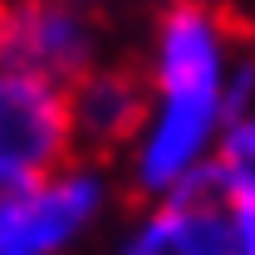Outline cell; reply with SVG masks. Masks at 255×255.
<instances>
[{
    "mask_svg": "<svg viewBox=\"0 0 255 255\" xmlns=\"http://www.w3.org/2000/svg\"><path fill=\"white\" fill-rule=\"evenodd\" d=\"M246 34L216 0H162L147 30V113L128 142V187L147 201L211 167L231 123V64Z\"/></svg>",
    "mask_w": 255,
    "mask_h": 255,
    "instance_id": "1",
    "label": "cell"
},
{
    "mask_svg": "<svg viewBox=\"0 0 255 255\" xmlns=\"http://www.w3.org/2000/svg\"><path fill=\"white\" fill-rule=\"evenodd\" d=\"M108 172L69 162L54 177L0 191V255H69L108 211Z\"/></svg>",
    "mask_w": 255,
    "mask_h": 255,
    "instance_id": "2",
    "label": "cell"
},
{
    "mask_svg": "<svg viewBox=\"0 0 255 255\" xmlns=\"http://www.w3.org/2000/svg\"><path fill=\"white\" fill-rule=\"evenodd\" d=\"M108 59V25L69 0H0V69L69 89Z\"/></svg>",
    "mask_w": 255,
    "mask_h": 255,
    "instance_id": "3",
    "label": "cell"
},
{
    "mask_svg": "<svg viewBox=\"0 0 255 255\" xmlns=\"http://www.w3.org/2000/svg\"><path fill=\"white\" fill-rule=\"evenodd\" d=\"M79 162L59 84L0 69V191L30 187Z\"/></svg>",
    "mask_w": 255,
    "mask_h": 255,
    "instance_id": "4",
    "label": "cell"
},
{
    "mask_svg": "<svg viewBox=\"0 0 255 255\" xmlns=\"http://www.w3.org/2000/svg\"><path fill=\"white\" fill-rule=\"evenodd\" d=\"M118 255H236L226 226V196L211 167L177 191L147 201V211L118 241Z\"/></svg>",
    "mask_w": 255,
    "mask_h": 255,
    "instance_id": "5",
    "label": "cell"
},
{
    "mask_svg": "<svg viewBox=\"0 0 255 255\" xmlns=\"http://www.w3.org/2000/svg\"><path fill=\"white\" fill-rule=\"evenodd\" d=\"M69 128H74V152L79 162H98L108 152H128V142L137 137L142 113H147V84L142 69L118 59L94 64L84 79H74L69 89Z\"/></svg>",
    "mask_w": 255,
    "mask_h": 255,
    "instance_id": "6",
    "label": "cell"
},
{
    "mask_svg": "<svg viewBox=\"0 0 255 255\" xmlns=\"http://www.w3.org/2000/svg\"><path fill=\"white\" fill-rule=\"evenodd\" d=\"M211 177L221 187L255 182V113H241L221 128V142L211 152Z\"/></svg>",
    "mask_w": 255,
    "mask_h": 255,
    "instance_id": "7",
    "label": "cell"
},
{
    "mask_svg": "<svg viewBox=\"0 0 255 255\" xmlns=\"http://www.w3.org/2000/svg\"><path fill=\"white\" fill-rule=\"evenodd\" d=\"M226 196V226H231V251L255 255V182L241 187H221Z\"/></svg>",
    "mask_w": 255,
    "mask_h": 255,
    "instance_id": "8",
    "label": "cell"
}]
</instances>
